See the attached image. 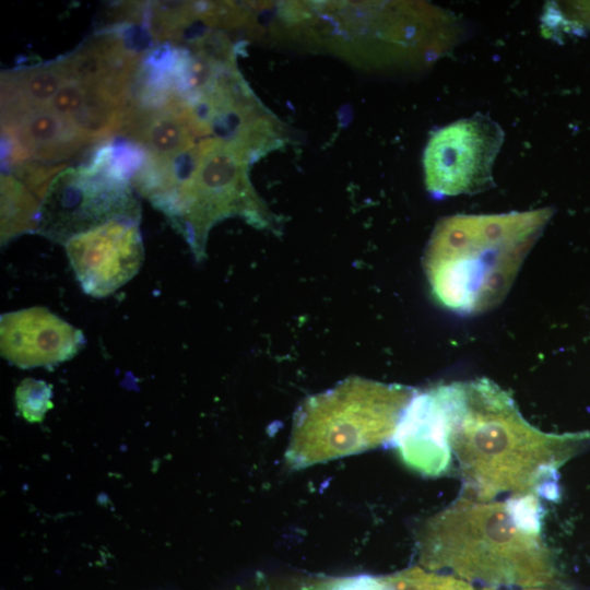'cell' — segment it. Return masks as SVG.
<instances>
[{"label":"cell","mask_w":590,"mask_h":590,"mask_svg":"<svg viewBox=\"0 0 590 590\" xmlns=\"http://www.w3.org/2000/svg\"><path fill=\"white\" fill-rule=\"evenodd\" d=\"M503 138L499 126L482 115L438 130L424 153L428 191L436 197H449L487 188Z\"/></svg>","instance_id":"cell-7"},{"label":"cell","mask_w":590,"mask_h":590,"mask_svg":"<svg viewBox=\"0 0 590 590\" xmlns=\"http://www.w3.org/2000/svg\"><path fill=\"white\" fill-rule=\"evenodd\" d=\"M258 157L241 139L209 137L198 143L190 173L162 210L197 261L205 258L210 229L224 219L240 216L257 228L278 231L275 216L249 179V165Z\"/></svg>","instance_id":"cell-5"},{"label":"cell","mask_w":590,"mask_h":590,"mask_svg":"<svg viewBox=\"0 0 590 590\" xmlns=\"http://www.w3.org/2000/svg\"><path fill=\"white\" fill-rule=\"evenodd\" d=\"M412 388L350 377L297 410L286 463L294 470L391 442Z\"/></svg>","instance_id":"cell-4"},{"label":"cell","mask_w":590,"mask_h":590,"mask_svg":"<svg viewBox=\"0 0 590 590\" xmlns=\"http://www.w3.org/2000/svg\"><path fill=\"white\" fill-rule=\"evenodd\" d=\"M51 386L44 380L23 379L15 391V402L22 416L28 422H40L52 408Z\"/></svg>","instance_id":"cell-13"},{"label":"cell","mask_w":590,"mask_h":590,"mask_svg":"<svg viewBox=\"0 0 590 590\" xmlns=\"http://www.w3.org/2000/svg\"><path fill=\"white\" fill-rule=\"evenodd\" d=\"M42 201L20 180L1 174V241L37 229Z\"/></svg>","instance_id":"cell-11"},{"label":"cell","mask_w":590,"mask_h":590,"mask_svg":"<svg viewBox=\"0 0 590 590\" xmlns=\"http://www.w3.org/2000/svg\"><path fill=\"white\" fill-rule=\"evenodd\" d=\"M130 177L126 155L111 141L99 144L87 164L55 177L40 204L36 231L66 244L114 219H140Z\"/></svg>","instance_id":"cell-6"},{"label":"cell","mask_w":590,"mask_h":590,"mask_svg":"<svg viewBox=\"0 0 590 590\" xmlns=\"http://www.w3.org/2000/svg\"><path fill=\"white\" fill-rule=\"evenodd\" d=\"M522 590H547V589H544V588H528V589H522Z\"/></svg>","instance_id":"cell-14"},{"label":"cell","mask_w":590,"mask_h":590,"mask_svg":"<svg viewBox=\"0 0 590 590\" xmlns=\"http://www.w3.org/2000/svg\"><path fill=\"white\" fill-rule=\"evenodd\" d=\"M467 496L557 499L558 469L588 442L587 432L551 434L526 421L512 397L487 378L432 387Z\"/></svg>","instance_id":"cell-1"},{"label":"cell","mask_w":590,"mask_h":590,"mask_svg":"<svg viewBox=\"0 0 590 590\" xmlns=\"http://www.w3.org/2000/svg\"><path fill=\"white\" fill-rule=\"evenodd\" d=\"M550 216L545 209L439 222L423 260L436 302L461 316L497 306Z\"/></svg>","instance_id":"cell-3"},{"label":"cell","mask_w":590,"mask_h":590,"mask_svg":"<svg viewBox=\"0 0 590 590\" xmlns=\"http://www.w3.org/2000/svg\"><path fill=\"white\" fill-rule=\"evenodd\" d=\"M84 344L80 329L45 307L1 315V355L20 368L60 364L74 357Z\"/></svg>","instance_id":"cell-9"},{"label":"cell","mask_w":590,"mask_h":590,"mask_svg":"<svg viewBox=\"0 0 590 590\" xmlns=\"http://www.w3.org/2000/svg\"><path fill=\"white\" fill-rule=\"evenodd\" d=\"M68 79L64 57L4 72L1 75V118L45 107Z\"/></svg>","instance_id":"cell-10"},{"label":"cell","mask_w":590,"mask_h":590,"mask_svg":"<svg viewBox=\"0 0 590 590\" xmlns=\"http://www.w3.org/2000/svg\"><path fill=\"white\" fill-rule=\"evenodd\" d=\"M140 219L118 217L64 244L66 252L85 294H113L140 270L144 248Z\"/></svg>","instance_id":"cell-8"},{"label":"cell","mask_w":590,"mask_h":590,"mask_svg":"<svg viewBox=\"0 0 590 590\" xmlns=\"http://www.w3.org/2000/svg\"><path fill=\"white\" fill-rule=\"evenodd\" d=\"M385 590H496L479 587L451 574L426 573L411 568L380 578Z\"/></svg>","instance_id":"cell-12"},{"label":"cell","mask_w":590,"mask_h":590,"mask_svg":"<svg viewBox=\"0 0 590 590\" xmlns=\"http://www.w3.org/2000/svg\"><path fill=\"white\" fill-rule=\"evenodd\" d=\"M417 548L428 569L486 588H543L556 576L535 495L505 500L460 496L426 520Z\"/></svg>","instance_id":"cell-2"}]
</instances>
